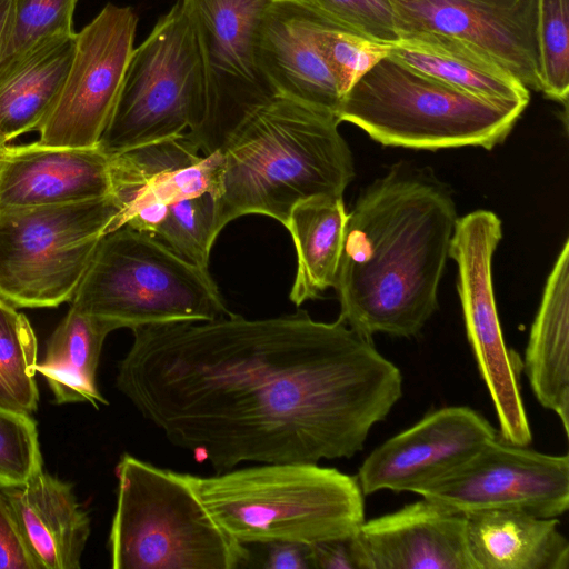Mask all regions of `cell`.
Masks as SVG:
<instances>
[{
    "mask_svg": "<svg viewBox=\"0 0 569 569\" xmlns=\"http://www.w3.org/2000/svg\"><path fill=\"white\" fill-rule=\"evenodd\" d=\"M200 44L206 73V109L188 132L207 156L220 150L239 124L278 96L260 68L263 17L274 0H181Z\"/></svg>",
    "mask_w": 569,
    "mask_h": 569,
    "instance_id": "obj_10",
    "label": "cell"
},
{
    "mask_svg": "<svg viewBox=\"0 0 569 569\" xmlns=\"http://www.w3.org/2000/svg\"><path fill=\"white\" fill-rule=\"evenodd\" d=\"M71 306L112 331L208 321L231 312L209 271L127 226L101 238Z\"/></svg>",
    "mask_w": 569,
    "mask_h": 569,
    "instance_id": "obj_7",
    "label": "cell"
},
{
    "mask_svg": "<svg viewBox=\"0 0 569 569\" xmlns=\"http://www.w3.org/2000/svg\"><path fill=\"white\" fill-rule=\"evenodd\" d=\"M43 569H79L90 518L70 483L42 468L24 483L0 487Z\"/></svg>",
    "mask_w": 569,
    "mask_h": 569,
    "instance_id": "obj_20",
    "label": "cell"
},
{
    "mask_svg": "<svg viewBox=\"0 0 569 569\" xmlns=\"http://www.w3.org/2000/svg\"><path fill=\"white\" fill-rule=\"evenodd\" d=\"M313 569H356L350 538L311 545Z\"/></svg>",
    "mask_w": 569,
    "mask_h": 569,
    "instance_id": "obj_37",
    "label": "cell"
},
{
    "mask_svg": "<svg viewBox=\"0 0 569 569\" xmlns=\"http://www.w3.org/2000/svg\"><path fill=\"white\" fill-rule=\"evenodd\" d=\"M329 111L274 96L254 109L219 150L217 234L232 220L263 214L283 226L292 208L318 196L342 197L355 178L351 150Z\"/></svg>",
    "mask_w": 569,
    "mask_h": 569,
    "instance_id": "obj_3",
    "label": "cell"
},
{
    "mask_svg": "<svg viewBox=\"0 0 569 569\" xmlns=\"http://www.w3.org/2000/svg\"><path fill=\"white\" fill-rule=\"evenodd\" d=\"M318 40L341 98L377 62L388 57L391 50V43L335 27L320 17Z\"/></svg>",
    "mask_w": 569,
    "mask_h": 569,
    "instance_id": "obj_31",
    "label": "cell"
},
{
    "mask_svg": "<svg viewBox=\"0 0 569 569\" xmlns=\"http://www.w3.org/2000/svg\"><path fill=\"white\" fill-rule=\"evenodd\" d=\"M216 196L206 192L168 206L153 237L183 260L209 271L214 230Z\"/></svg>",
    "mask_w": 569,
    "mask_h": 569,
    "instance_id": "obj_28",
    "label": "cell"
},
{
    "mask_svg": "<svg viewBox=\"0 0 569 569\" xmlns=\"http://www.w3.org/2000/svg\"><path fill=\"white\" fill-rule=\"evenodd\" d=\"M497 436L472 408L443 407L375 448L356 478L365 496L382 490L419 495Z\"/></svg>",
    "mask_w": 569,
    "mask_h": 569,
    "instance_id": "obj_16",
    "label": "cell"
},
{
    "mask_svg": "<svg viewBox=\"0 0 569 569\" xmlns=\"http://www.w3.org/2000/svg\"><path fill=\"white\" fill-rule=\"evenodd\" d=\"M502 238L501 220L489 210L458 218L449 258L458 267V293L467 337L499 423L498 436L529 446L530 423L519 386V358L507 348L492 286V257Z\"/></svg>",
    "mask_w": 569,
    "mask_h": 569,
    "instance_id": "obj_11",
    "label": "cell"
},
{
    "mask_svg": "<svg viewBox=\"0 0 569 569\" xmlns=\"http://www.w3.org/2000/svg\"><path fill=\"white\" fill-rule=\"evenodd\" d=\"M78 0H14L13 23L0 60V82L44 46L70 36Z\"/></svg>",
    "mask_w": 569,
    "mask_h": 569,
    "instance_id": "obj_27",
    "label": "cell"
},
{
    "mask_svg": "<svg viewBox=\"0 0 569 569\" xmlns=\"http://www.w3.org/2000/svg\"><path fill=\"white\" fill-rule=\"evenodd\" d=\"M0 569H43L0 489Z\"/></svg>",
    "mask_w": 569,
    "mask_h": 569,
    "instance_id": "obj_34",
    "label": "cell"
},
{
    "mask_svg": "<svg viewBox=\"0 0 569 569\" xmlns=\"http://www.w3.org/2000/svg\"><path fill=\"white\" fill-rule=\"evenodd\" d=\"M399 38L451 37L483 52L527 89L540 91L537 0H388Z\"/></svg>",
    "mask_w": 569,
    "mask_h": 569,
    "instance_id": "obj_15",
    "label": "cell"
},
{
    "mask_svg": "<svg viewBox=\"0 0 569 569\" xmlns=\"http://www.w3.org/2000/svg\"><path fill=\"white\" fill-rule=\"evenodd\" d=\"M137 23L132 8L108 3L76 34L74 54L60 96L37 130L39 143L98 146L134 49Z\"/></svg>",
    "mask_w": 569,
    "mask_h": 569,
    "instance_id": "obj_13",
    "label": "cell"
},
{
    "mask_svg": "<svg viewBox=\"0 0 569 569\" xmlns=\"http://www.w3.org/2000/svg\"><path fill=\"white\" fill-rule=\"evenodd\" d=\"M323 21L372 40H399L388 0H300Z\"/></svg>",
    "mask_w": 569,
    "mask_h": 569,
    "instance_id": "obj_33",
    "label": "cell"
},
{
    "mask_svg": "<svg viewBox=\"0 0 569 569\" xmlns=\"http://www.w3.org/2000/svg\"><path fill=\"white\" fill-rule=\"evenodd\" d=\"M112 194L111 157L38 141L0 148V210L64 204Z\"/></svg>",
    "mask_w": 569,
    "mask_h": 569,
    "instance_id": "obj_18",
    "label": "cell"
},
{
    "mask_svg": "<svg viewBox=\"0 0 569 569\" xmlns=\"http://www.w3.org/2000/svg\"><path fill=\"white\" fill-rule=\"evenodd\" d=\"M187 477L217 522L247 546L350 538L365 521L357 478L319 463H257Z\"/></svg>",
    "mask_w": 569,
    "mask_h": 569,
    "instance_id": "obj_4",
    "label": "cell"
},
{
    "mask_svg": "<svg viewBox=\"0 0 569 569\" xmlns=\"http://www.w3.org/2000/svg\"><path fill=\"white\" fill-rule=\"evenodd\" d=\"M206 109V73L193 22L181 0L134 48L98 147L109 157L193 132Z\"/></svg>",
    "mask_w": 569,
    "mask_h": 569,
    "instance_id": "obj_8",
    "label": "cell"
},
{
    "mask_svg": "<svg viewBox=\"0 0 569 569\" xmlns=\"http://www.w3.org/2000/svg\"><path fill=\"white\" fill-rule=\"evenodd\" d=\"M37 351L27 317L0 299V408L24 415L37 409Z\"/></svg>",
    "mask_w": 569,
    "mask_h": 569,
    "instance_id": "obj_26",
    "label": "cell"
},
{
    "mask_svg": "<svg viewBox=\"0 0 569 569\" xmlns=\"http://www.w3.org/2000/svg\"><path fill=\"white\" fill-rule=\"evenodd\" d=\"M14 0H0V60L4 53L13 23Z\"/></svg>",
    "mask_w": 569,
    "mask_h": 569,
    "instance_id": "obj_38",
    "label": "cell"
},
{
    "mask_svg": "<svg viewBox=\"0 0 569 569\" xmlns=\"http://www.w3.org/2000/svg\"><path fill=\"white\" fill-rule=\"evenodd\" d=\"M76 34L33 52L0 82V143L38 130L56 104L68 76Z\"/></svg>",
    "mask_w": 569,
    "mask_h": 569,
    "instance_id": "obj_25",
    "label": "cell"
},
{
    "mask_svg": "<svg viewBox=\"0 0 569 569\" xmlns=\"http://www.w3.org/2000/svg\"><path fill=\"white\" fill-rule=\"evenodd\" d=\"M267 552L261 567L266 569H311V545L274 542L266 545ZM313 569V568H312Z\"/></svg>",
    "mask_w": 569,
    "mask_h": 569,
    "instance_id": "obj_36",
    "label": "cell"
},
{
    "mask_svg": "<svg viewBox=\"0 0 569 569\" xmlns=\"http://www.w3.org/2000/svg\"><path fill=\"white\" fill-rule=\"evenodd\" d=\"M318 24L319 17L300 0H274L261 23L258 58L278 96L336 114L341 96Z\"/></svg>",
    "mask_w": 569,
    "mask_h": 569,
    "instance_id": "obj_19",
    "label": "cell"
},
{
    "mask_svg": "<svg viewBox=\"0 0 569 569\" xmlns=\"http://www.w3.org/2000/svg\"><path fill=\"white\" fill-rule=\"evenodd\" d=\"M401 63L470 93L495 100L529 102L515 76L490 57L458 39L431 32L403 34L390 54Z\"/></svg>",
    "mask_w": 569,
    "mask_h": 569,
    "instance_id": "obj_23",
    "label": "cell"
},
{
    "mask_svg": "<svg viewBox=\"0 0 569 569\" xmlns=\"http://www.w3.org/2000/svg\"><path fill=\"white\" fill-rule=\"evenodd\" d=\"M119 211L112 194L0 210V299L19 308L70 301Z\"/></svg>",
    "mask_w": 569,
    "mask_h": 569,
    "instance_id": "obj_9",
    "label": "cell"
},
{
    "mask_svg": "<svg viewBox=\"0 0 569 569\" xmlns=\"http://www.w3.org/2000/svg\"><path fill=\"white\" fill-rule=\"evenodd\" d=\"M223 158L202 154L188 132L111 157L112 196L120 211L109 231L127 226L153 234L169 204L221 189Z\"/></svg>",
    "mask_w": 569,
    "mask_h": 569,
    "instance_id": "obj_14",
    "label": "cell"
},
{
    "mask_svg": "<svg viewBox=\"0 0 569 569\" xmlns=\"http://www.w3.org/2000/svg\"><path fill=\"white\" fill-rule=\"evenodd\" d=\"M347 211L342 197L318 196L297 203L284 226L297 256L290 300L301 306L333 287L342 249Z\"/></svg>",
    "mask_w": 569,
    "mask_h": 569,
    "instance_id": "obj_24",
    "label": "cell"
},
{
    "mask_svg": "<svg viewBox=\"0 0 569 569\" xmlns=\"http://www.w3.org/2000/svg\"><path fill=\"white\" fill-rule=\"evenodd\" d=\"M40 468L34 420L30 415L0 408V487L20 486Z\"/></svg>",
    "mask_w": 569,
    "mask_h": 569,
    "instance_id": "obj_32",
    "label": "cell"
},
{
    "mask_svg": "<svg viewBox=\"0 0 569 569\" xmlns=\"http://www.w3.org/2000/svg\"><path fill=\"white\" fill-rule=\"evenodd\" d=\"M536 41L540 91L566 106L569 93V0H537Z\"/></svg>",
    "mask_w": 569,
    "mask_h": 569,
    "instance_id": "obj_29",
    "label": "cell"
},
{
    "mask_svg": "<svg viewBox=\"0 0 569 569\" xmlns=\"http://www.w3.org/2000/svg\"><path fill=\"white\" fill-rule=\"evenodd\" d=\"M457 220L452 191L428 168L399 162L368 184L347 212L339 319L370 338L417 336L438 308Z\"/></svg>",
    "mask_w": 569,
    "mask_h": 569,
    "instance_id": "obj_2",
    "label": "cell"
},
{
    "mask_svg": "<svg viewBox=\"0 0 569 569\" xmlns=\"http://www.w3.org/2000/svg\"><path fill=\"white\" fill-rule=\"evenodd\" d=\"M2 147V144L0 143V148Z\"/></svg>",
    "mask_w": 569,
    "mask_h": 569,
    "instance_id": "obj_39",
    "label": "cell"
},
{
    "mask_svg": "<svg viewBox=\"0 0 569 569\" xmlns=\"http://www.w3.org/2000/svg\"><path fill=\"white\" fill-rule=\"evenodd\" d=\"M36 372L47 379L58 403L87 401L94 407H98L99 403H108L100 393L97 381L90 380L74 370L37 362Z\"/></svg>",
    "mask_w": 569,
    "mask_h": 569,
    "instance_id": "obj_35",
    "label": "cell"
},
{
    "mask_svg": "<svg viewBox=\"0 0 569 569\" xmlns=\"http://www.w3.org/2000/svg\"><path fill=\"white\" fill-rule=\"evenodd\" d=\"M109 535L113 569H238L251 560L206 508L187 473L123 453Z\"/></svg>",
    "mask_w": 569,
    "mask_h": 569,
    "instance_id": "obj_6",
    "label": "cell"
},
{
    "mask_svg": "<svg viewBox=\"0 0 569 569\" xmlns=\"http://www.w3.org/2000/svg\"><path fill=\"white\" fill-rule=\"evenodd\" d=\"M527 104L470 93L388 56L341 98L336 117L383 146L490 150L505 141Z\"/></svg>",
    "mask_w": 569,
    "mask_h": 569,
    "instance_id": "obj_5",
    "label": "cell"
},
{
    "mask_svg": "<svg viewBox=\"0 0 569 569\" xmlns=\"http://www.w3.org/2000/svg\"><path fill=\"white\" fill-rule=\"evenodd\" d=\"M111 331L103 320L71 306L50 336L41 362L74 370L96 381L102 346Z\"/></svg>",
    "mask_w": 569,
    "mask_h": 569,
    "instance_id": "obj_30",
    "label": "cell"
},
{
    "mask_svg": "<svg viewBox=\"0 0 569 569\" xmlns=\"http://www.w3.org/2000/svg\"><path fill=\"white\" fill-rule=\"evenodd\" d=\"M419 496L463 515L511 510L558 518L569 508V456L543 453L497 436Z\"/></svg>",
    "mask_w": 569,
    "mask_h": 569,
    "instance_id": "obj_12",
    "label": "cell"
},
{
    "mask_svg": "<svg viewBox=\"0 0 569 569\" xmlns=\"http://www.w3.org/2000/svg\"><path fill=\"white\" fill-rule=\"evenodd\" d=\"M558 518L511 510L466 515L473 569H568L569 542Z\"/></svg>",
    "mask_w": 569,
    "mask_h": 569,
    "instance_id": "obj_21",
    "label": "cell"
},
{
    "mask_svg": "<svg viewBox=\"0 0 569 569\" xmlns=\"http://www.w3.org/2000/svg\"><path fill=\"white\" fill-rule=\"evenodd\" d=\"M523 368L537 401L553 411L569 433V242L547 279L532 322Z\"/></svg>",
    "mask_w": 569,
    "mask_h": 569,
    "instance_id": "obj_22",
    "label": "cell"
},
{
    "mask_svg": "<svg viewBox=\"0 0 569 569\" xmlns=\"http://www.w3.org/2000/svg\"><path fill=\"white\" fill-rule=\"evenodd\" d=\"M350 546L356 569H473L466 515L426 498L365 520Z\"/></svg>",
    "mask_w": 569,
    "mask_h": 569,
    "instance_id": "obj_17",
    "label": "cell"
},
{
    "mask_svg": "<svg viewBox=\"0 0 569 569\" xmlns=\"http://www.w3.org/2000/svg\"><path fill=\"white\" fill-rule=\"evenodd\" d=\"M131 331L117 388L216 472L351 458L402 396L399 368L339 318L230 312Z\"/></svg>",
    "mask_w": 569,
    "mask_h": 569,
    "instance_id": "obj_1",
    "label": "cell"
}]
</instances>
